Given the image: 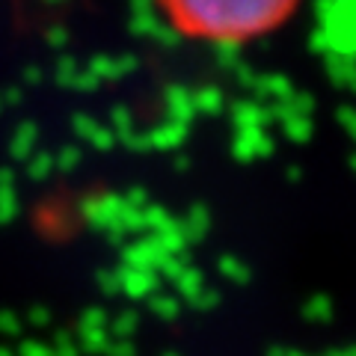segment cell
<instances>
[{
    "instance_id": "obj_1",
    "label": "cell",
    "mask_w": 356,
    "mask_h": 356,
    "mask_svg": "<svg viewBox=\"0 0 356 356\" xmlns=\"http://www.w3.org/2000/svg\"><path fill=\"white\" fill-rule=\"evenodd\" d=\"M172 24L193 39L247 42L294 13L297 0H161Z\"/></svg>"
}]
</instances>
